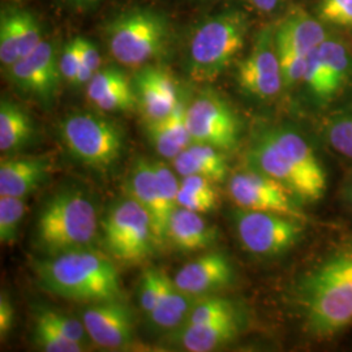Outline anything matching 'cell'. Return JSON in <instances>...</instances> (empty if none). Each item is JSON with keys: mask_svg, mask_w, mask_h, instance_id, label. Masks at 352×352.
<instances>
[{"mask_svg": "<svg viewBox=\"0 0 352 352\" xmlns=\"http://www.w3.org/2000/svg\"><path fill=\"white\" fill-rule=\"evenodd\" d=\"M294 302L305 333L318 342L352 327V240L329 248L302 270Z\"/></svg>", "mask_w": 352, "mask_h": 352, "instance_id": "obj_1", "label": "cell"}, {"mask_svg": "<svg viewBox=\"0 0 352 352\" xmlns=\"http://www.w3.org/2000/svg\"><path fill=\"white\" fill-rule=\"evenodd\" d=\"M245 166L274 177L302 206L317 204L327 195V166L311 140L296 126H258L252 135Z\"/></svg>", "mask_w": 352, "mask_h": 352, "instance_id": "obj_2", "label": "cell"}, {"mask_svg": "<svg viewBox=\"0 0 352 352\" xmlns=\"http://www.w3.org/2000/svg\"><path fill=\"white\" fill-rule=\"evenodd\" d=\"M36 272L43 289L64 299L85 302L123 299L116 266L91 247L49 256L37 263Z\"/></svg>", "mask_w": 352, "mask_h": 352, "instance_id": "obj_3", "label": "cell"}, {"mask_svg": "<svg viewBox=\"0 0 352 352\" xmlns=\"http://www.w3.org/2000/svg\"><path fill=\"white\" fill-rule=\"evenodd\" d=\"M98 234L93 201L78 189H64L43 205L34 230V244L47 256L91 247Z\"/></svg>", "mask_w": 352, "mask_h": 352, "instance_id": "obj_4", "label": "cell"}, {"mask_svg": "<svg viewBox=\"0 0 352 352\" xmlns=\"http://www.w3.org/2000/svg\"><path fill=\"white\" fill-rule=\"evenodd\" d=\"M250 19L239 10L209 17L197 26L189 42V76L200 82L213 81L244 47Z\"/></svg>", "mask_w": 352, "mask_h": 352, "instance_id": "obj_5", "label": "cell"}, {"mask_svg": "<svg viewBox=\"0 0 352 352\" xmlns=\"http://www.w3.org/2000/svg\"><path fill=\"white\" fill-rule=\"evenodd\" d=\"M351 87V47L334 32L308 55L299 88L311 110L327 113Z\"/></svg>", "mask_w": 352, "mask_h": 352, "instance_id": "obj_6", "label": "cell"}, {"mask_svg": "<svg viewBox=\"0 0 352 352\" xmlns=\"http://www.w3.org/2000/svg\"><path fill=\"white\" fill-rule=\"evenodd\" d=\"M60 136L77 161L98 171L110 170L124 151L120 126L93 113H76L64 119Z\"/></svg>", "mask_w": 352, "mask_h": 352, "instance_id": "obj_7", "label": "cell"}, {"mask_svg": "<svg viewBox=\"0 0 352 352\" xmlns=\"http://www.w3.org/2000/svg\"><path fill=\"white\" fill-rule=\"evenodd\" d=\"M167 23L151 10L122 13L106 29L110 52L118 63L139 67L160 55L167 42Z\"/></svg>", "mask_w": 352, "mask_h": 352, "instance_id": "obj_8", "label": "cell"}, {"mask_svg": "<svg viewBox=\"0 0 352 352\" xmlns=\"http://www.w3.org/2000/svg\"><path fill=\"white\" fill-rule=\"evenodd\" d=\"M331 33L334 32L322 24L315 13L302 7L291 8L274 25L285 90L299 87L308 55Z\"/></svg>", "mask_w": 352, "mask_h": 352, "instance_id": "obj_9", "label": "cell"}, {"mask_svg": "<svg viewBox=\"0 0 352 352\" xmlns=\"http://www.w3.org/2000/svg\"><path fill=\"white\" fill-rule=\"evenodd\" d=\"M232 222L241 247L263 258H276L289 253L305 234V221L238 206L232 210Z\"/></svg>", "mask_w": 352, "mask_h": 352, "instance_id": "obj_10", "label": "cell"}, {"mask_svg": "<svg viewBox=\"0 0 352 352\" xmlns=\"http://www.w3.org/2000/svg\"><path fill=\"white\" fill-rule=\"evenodd\" d=\"M102 231L109 253L126 264L145 261L157 245L149 214L132 197L113 204L102 221Z\"/></svg>", "mask_w": 352, "mask_h": 352, "instance_id": "obj_11", "label": "cell"}, {"mask_svg": "<svg viewBox=\"0 0 352 352\" xmlns=\"http://www.w3.org/2000/svg\"><path fill=\"white\" fill-rule=\"evenodd\" d=\"M187 126L192 142L232 153L241 141V122L231 104L213 91L201 93L187 107Z\"/></svg>", "mask_w": 352, "mask_h": 352, "instance_id": "obj_12", "label": "cell"}, {"mask_svg": "<svg viewBox=\"0 0 352 352\" xmlns=\"http://www.w3.org/2000/svg\"><path fill=\"white\" fill-rule=\"evenodd\" d=\"M228 195L241 209L282 214L307 221L302 204L289 189L274 177L248 166L230 176Z\"/></svg>", "mask_w": 352, "mask_h": 352, "instance_id": "obj_13", "label": "cell"}, {"mask_svg": "<svg viewBox=\"0 0 352 352\" xmlns=\"http://www.w3.org/2000/svg\"><path fill=\"white\" fill-rule=\"evenodd\" d=\"M236 81L245 94L260 101L272 100L285 89L274 25H265L257 32L251 51L238 64Z\"/></svg>", "mask_w": 352, "mask_h": 352, "instance_id": "obj_14", "label": "cell"}, {"mask_svg": "<svg viewBox=\"0 0 352 352\" xmlns=\"http://www.w3.org/2000/svg\"><path fill=\"white\" fill-rule=\"evenodd\" d=\"M8 76L16 88L38 101L49 103L63 77L54 43L43 39L36 50L8 68Z\"/></svg>", "mask_w": 352, "mask_h": 352, "instance_id": "obj_15", "label": "cell"}, {"mask_svg": "<svg viewBox=\"0 0 352 352\" xmlns=\"http://www.w3.org/2000/svg\"><path fill=\"white\" fill-rule=\"evenodd\" d=\"M122 300L91 302L82 312V324L89 338L97 346L119 350L133 343V316Z\"/></svg>", "mask_w": 352, "mask_h": 352, "instance_id": "obj_16", "label": "cell"}, {"mask_svg": "<svg viewBox=\"0 0 352 352\" xmlns=\"http://www.w3.org/2000/svg\"><path fill=\"white\" fill-rule=\"evenodd\" d=\"M235 267L223 252H209L184 265L174 277L176 287L189 295L204 298L226 289L235 280Z\"/></svg>", "mask_w": 352, "mask_h": 352, "instance_id": "obj_17", "label": "cell"}, {"mask_svg": "<svg viewBox=\"0 0 352 352\" xmlns=\"http://www.w3.org/2000/svg\"><path fill=\"white\" fill-rule=\"evenodd\" d=\"M135 91L148 122L164 119L180 102L175 78L162 68L145 67L139 71Z\"/></svg>", "mask_w": 352, "mask_h": 352, "instance_id": "obj_18", "label": "cell"}, {"mask_svg": "<svg viewBox=\"0 0 352 352\" xmlns=\"http://www.w3.org/2000/svg\"><path fill=\"white\" fill-rule=\"evenodd\" d=\"M128 189L131 192V197L149 214L155 243L157 245H161L166 241L170 215L164 208L157 184L154 162L148 161L146 158H138L131 170Z\"/></svg>", "mask_w": 352, "mask_h": 352, "instance_id": "obj_19", "label": "cell"}, {"mask_svg": "<svg viewBox=\"0 0 352 352\" xmlns=\"http://www.w3.org/2000/svg\"><path fill=\"white\" fill-rule=\"evenodd\" d=\"M51 170L47 157L1 158L0 196L25 199L49 180Z\"/></svg>", "mask_w": 352, "mask_h": 352, "instance_id": "obj_20", "label": "cell"}, {"mask_svg": "<svg viewBox=\"0 0 352 352\" xmlns=\"http://www.w3.org/2000/svg\"><path fill=\"white\" fill-rule=\"evenodd\" d=\"M247 327V316L215 322L186 324L177 329L176 343L190 352L215 351L236 340Z\"/></svg>", "mask_w": 352, "mask_h": 352, "instance_id": "obj_21", "label": "cell"}, {"mask_svg": "<svg viewBox=\"0 0 352 352\" xmlns=\"http://www.w3.org/2000/svg\"><path fill=\"white\" fill-rule=\"evenodd\" d=\"M217 239V228L210 226L200 213L177 206L168 219L166 240L180 251L208 250Z\"/></svg>", "mask_w": 352, "mask_h": 352, "instance_id": "obj_22", "label": "cell"}, {"mask_svg": "<svg viewBox=\"0 0 352 352\" xmlns=\"http://www.w3.org/2000/svg\"><path fill=\"white\" fill-rule=\"evenodd\" d=\"M200 298L189 295L176 287L174 279L164 276L160 299L149 314L151 324L161 330H174L184 327Z\"/></svg>", "mask_w": 352, "mask_h": 352, "instance_id": "obj_23", "label": "cell"}, {"mask_svg": "<svg viewBox=\"0 0 352 352\" xmlns=\"http://www.w3.org/2000/svg\"><path fill=\"white\" fill-rule=\"evenodd\" d=\"M34 138V124L30 115L14 102H0V151H20Z\"/></svg>", "mask_w": 352, "mask_h": 352, "instance_id": "obj_24", "label": "cell"}, {"mask_svg": "<svg viewBox=\"0 0 352 352\" xmlns=\"http://www.w3.org/2000/svg\"><path fill=\"white\" fill-rule=\"evenodd\" d=\"M321 139L334 154L352 164V100L325 113Z\"/></svg>", "mask_w": 352, "mask_h": 352, "instance_id": "obj_25", "label": "cell"}, {"mask_svg": "<svg viewBox=\"0 0 352 352\" xmlns=\"http://www.w3.org/2000/svg\"><path fill=\"white\" fill-rule=\"evenodd\" d=\"M19 46L20 59L25 58L42 43V29L34 14L21 10H4Z\"/></svg>", "mask_w": 352, "mask_h": 352, "instance_id": "obj_26", "label": "cell"}, {"mask_svg": "<svg viewBox=\"0 0 352 352\" xmlns=\"http://www.w3.org/2000/svg\"><path fill=\"white\" fill-rule=\"evenodd\" d=\"M245 316L244 308L238 302L218 296H204L195 305L187 324L215 322Z\"/></svg>", "mask_w": 352, "mask_h": 352, "instance_id": "obj_27", "label": "cell"}, {"mask_svg": "<svg viewBox=\"0 0 352 352\" xmlns=\"http://www.w3.org/2000/svg\"><path fill=\"white\" fill-rule=\"evenodd\" d=\"M312 12L330 30L352 33V0H316Z\"/></svg>", "mask_w": 352, "mask_h": 352, "instance_id": "obj_28", "label": "cell"}, {"mask_svg": "<svg viewBox=\"0 0 352 352\" xmlns=\"http://www.w3.org/2000/svg\"><path fill=\"white\" fill-rule=\"evenodd\" d=\"M25 214L24 199L0 196V241L12 244L17 240L19 230Z\"/></svg>", "mask_w": 352, "mask_h": 352, "instance_id": "obj_29", "label": "cell"}, {"mask_svg": "<svg viewBox=\"0 0 352 352\" xmlns=\"http://www.w3.org/2000/svg\"><path fill=\"white\" fill-rule=\"evenodd\" d=\"M36 321L52 327L54 330L63 334L64 337L69 340L82 343V344L87 343V337L89 336L84 324L69 316L64 315L59 311L41 308L36 312Z\"/></svg>", "mask_w": 352, "mask_h": 352, "instance_id": "obj_30", "label": "cell"}, {"mask_svg": "<svg viewBox=\"0 0 352 352\" xmlns=\"http://www.w3.org/2000/svg\"><path fill=\"white\" fill-rule=\"evenodd\" d=\"M32 340L38 350L46 352H81L85 351L87 346L64 337L52 327L38 321H34Z\"/></svg>", "mask_w": 352, "mask_h": 352, "instance_id": "obj_31", "label": "cell"}, {"mask_svg": "<svg viewBox=\"0 0 352 352\" xmlns=\"http://www.w3.org/2000/svg\"><path fill=\"white\" fill-rule=\"evenodd\" d=\"M126 82H129L126 76L116 68L100 69L88 82V88H87L88 98L94 103L109 91L119 88Z\"/></svg>", "mask_w": 352, "mask_h": 352, "instance_id": "obj_32", "label": "cell"}, {"mask_svg": "<svg viewBox=\"0 0 352 352\" xmlns=\"http://www.w3.org/2000/svg\"><path fill=\"white\" fill-rule=\"evenodd\" d=\"M154 171L161 197L168 215L174 213L177 208V193L180 189V180L176 179L173 170L164 162H154Z\"/></svg>", "mask_w": 352, "mask_h": 352, "instance_id": "obj_33", "label": "cell"}, {"mask_svg": "<svg viewBox=\"0 0 352 352\" xmlns=\"http://www.w3.org/2000/svg\"><path fill=\"white\" fill-rule=\"evenodd\" d=\"M164 274L158 269H146L140 282V304L142 311L149 315L154 309L155 304L160 299L162 286H164Z\"/></svg>", "mask_w": 352, "mask_h": 352, "instance_id": "obj_34", "label": "cell"}, {"mask_svg": "<svg viewBox=\"0 0 352 352\" xmlns=\"http://www.w3.org/2000/svg\"><path fill=\"white\" fill-rule=\"evenodd\" d=\"M148 135L154 149L164 158L174 160L176 155L183 151L182 146L176 142L173 133L170 132L164 122V118L161 120L148 122Z\"/></svg>", "mask_w": 352, "mask_h": 352, "instance_id": "obj_35", "label": "cell"}, {"mask_svg": "<svg viewBox=\"0 0 352 352\" xmlns=\"http://www.w3.org/2000/svg\"><path fill=\"white\" fill-rule=\"evenodd\" d=\"M138 103L136 91L131 87L129 82L119 88L113 89L104 94L98 101L94 102V104L102 111H129L132 110Z\"/></svg>", "mask_w": 352, "mask_h": 352, "instance_id": "obj_36", "label": "cell"}, {"mask_svg": "<svg viewBox=\"0 0 352 352\" xmlns=\"http://www.w3.org/2000/svg\"><path fill=\"white\" fill-rule=\"evenodd\" d=\"M81 47V67L77 75L76 85L88 84L91 77L100 71L101 67V55L97 47L85 38L78 37Z\"/></svg>", "mask_w": 352, "mask_h": 352, "instance_id": "obj_37", "label": "cell"}, {"mask_svg": "<svg viewBox=\"0 0 352 352\" xmlns=\"http://www.w3.org/2000/svg\"><path fill=\"white\" fill-rule=\"evenodd\" d=\"M20 60L19 46L13 36L10 21L4 13H1L0 20V62L7 69Z\"/></svg>", "mask_w": 352, "mask_h": 352, "instance_id": "obj_38", "label": "cell"}, {"mask_svg": "<svg viewBox=\"0 0 352 352\" xmlns=\"http://www.w3.org/2000/svg\"><path fill=\"white\" fill-rule=\"evenodd\" d=\"M60 71L65 81L75 84L77 75L81 67V47H80V39L78 37L72 39L65 45L62 55L59 58Z\"/></svg>", "mask_w": 352, "mask_h": 352, "instance_id": "obj_39", "label": "cell"}, {"mask_svg": "<svg viewBox=\"0 0 352 352\" xmlns=\"http://www.w3.org/2000/svg\"><path fill=\"white\" fill-rule=\"evenodd\" d=\"M218 201H219L218 199L190 193V192H187L182 188L179 189V193H177V206L186 208V209L196 212V213H209L210 210L217 208Z\"/></svg>", "mask_w": 352, "mask_h": 352, "instance_id": "obj_40", "label": "cell"}, {"mask_svg": "<svg viewBox=\"0 0 352 352\" xmlns=\"http://www.w3.org/2000/svg\"><path fill=\"white\" fill-rule=\"evenodd\" d=\"M180 188L190 192V193H196V195H201L206 197H213L218 199V193L214 188V183L212 180H209L208 177L199 175L182 176L180 179Z\"/></svg>", "mask_w": 352, "mask_h": 352, "instance_id": "obj_41", "label": "cell"}, {"mask_svg": "<svg viewBox=\"0 0 352 352\" xmlns=\"http://www.w3.org/2000/svg\"><path fill=\"white\" fill-rule=\"evenodd\" d=\"M14 311L12 302L6 292L0 295V337L1 340L7 338L13 327Z\"/></svg>", "mask_w": 352, "mask_h": 352, "instance_id": "obj_42", "label": "cell"}, {"mask_svg": "<svg viewBox=\"0 0 352 352\" xmlns=\"http://www.w3.org/2000/svg\"><path fill=\"white\" fill-rule=\"evenodd\" d=\"M340 200L352 215V166L343 176L340 188Z\"/></svg>", "mask_w": 352, "mask_h": 352, "instance_id": "obj_43", "label": "cell"}, {"mask_svg": "<svg viewBox=\"0 0 352 352\" xmlns=\"http://www.w3.org/2000/svg\"><path fill=\"white\" fill-rule=\"evenodd\" d=\"M282 1L283 0H252L253 6L263 12H272Z\"/></svg>", "mask_w": 352, "mask_h": 352, "instance_id": "obj_44", "label": "cell"}, {"mask_svg": "<svg viewBox=\"0 0 352 352\" xmlns=\"http://www.w3.org/2000/svg\"><path fill=\"white\" fill-rule=\"evenodd\" d=\"M72 4H75L78 8H90L96 4H98L101 0H69Z\"/></svg>", "mask_w": 352, "mask_h": 352, "instance_id": "obj_45", "label": "cell"}]
</instances>
